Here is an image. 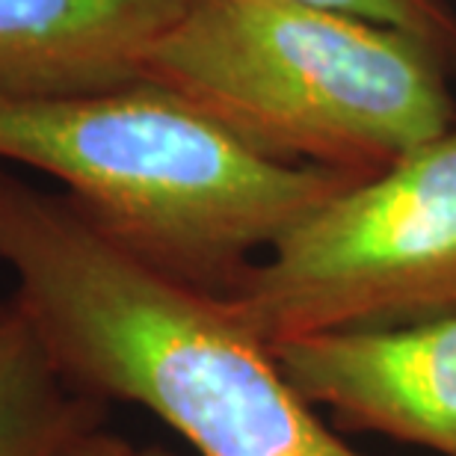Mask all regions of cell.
Listing matches in <instances>:
<instances>
[{"label": "cell", "instance_id": "cell-3", "mask_svg": "<svg viewBox=\"0 0 456 456\" xmlns=\"http://www.w3.org/2000/svg\"><path fill=\"white\" fill-rule=\"evenodd\" d=\"M448 77L412 36L308 0H190L142 60L255 151L355 178L451 131Z\"/></svg>", "mask_w": 456, "mask_h": 456}, {"label": "cell", "instance_id": "cell-11", "mask_svg": "<svg viewBox=\"0 0 456 456\" xmlns=\"http://www.w3.org/2000/svg\"><path fill=\"white\" fill-rule=\"evenodd\" d=\"M451 4H453V6H456V0H451Z\"/></svg>", "mask_w": 456, "mask_h": 456}, {"label": "cell", "instance_id": "cell-7", "mask_svg": "<svg viewBox=\"0 0 456 456\" xmlns=\"http://www.w3.org/2000/svg\"><path fill=\"white\" fill-rule=\"evenodd\" d=\"M102 406L62 377L9 297L0 305V456H60L104 427Z\"/></svg>", "mask_w": 456, "mask_h": 456}, {"label": "cell", "instance_id": "cell-5", "mask_svg": "<svg viewBox=\"0 0 456 456\" xmlns=\"http://www.w3.org/2000/svg\"><path fill=\"white\" fill-rule=\"evenodd\" d=\"M299 395L346 427L456 456V312L270 344Z\"/></svg>", "mask_w": 456, "mask_h": 456}, {"label": "cell", "instance_id": "cell-9", "mask_svg": "<svg viewBox=\"0 0 456 456\" xmlns=\"http://www.w3.org/2000/svg\"><path fill=\"white\" fill-rule=\"evenodd\" d=\"M60 456H140V448H134L131 442L110 433L107 427H98V430L80 436Z\"/></svg>", "mask_w": 456, "mask_h": 456}, {"label": "cell", "instance_id": "cell-1", "mask_svg": "<svg viewBox=\"0 0 456 456\" xmlns=\"http://www.w3.org/2000/svg\"><path fill=\"white\" fill-rule=\"evenodd\" d=\"M12 303L71 386L131 403L196 456H362L290 386L225 297L163 276L66 193L0 167Z\"/></svg>", "mask_w": 456, "mask_h": 456}, {"label": "cell", "instance_id": "cell-10", "mask_svg": "<svg viewBox=\"0 0 456 456\" xmlns=\"http://www.w3.org/2000/svg\"><path fill=\"white\" fill-rule=\"evenodd\" d=\"M140 456H175V453H169L163 448H140Z\"/></svg>", "mask_w": 456, "mask_h": 456}, {"label": "cell", "instance_id": "cell-4", "mask_svg": "<svg viewBox=\"0 0 456 456\" xmlns=\"http://www.w3.org/2000/svg\"><path fill=\"white\" fill-rule=\"evenodd\" d=\"M225 299L267 344L453 314L456 125L303 216Z\"/></svg>", "mask_w": 456, "mask_h": 456}, {"label": "cell", "instance_id": "cell-8", "mask_svg": "<svg viewBox=\"0 0 456 456\" xmlns=\"http://www.w3.org/2000/svg\"><path fill=\"white\" fill-rule=\"evenodd\" d=\"M368 21L395 27L427 45L444 66L456 71V6L451 0H308Z\"/></svg>", "mask_w": 456, "mask_h": 456}, {"label": "cell", "instance_id": "cell-6", "mask_svg": "<svg viewBox=\"0 0 456 456\" xmlns=\"http://www.w3.org/2000/svg\"><path fill=\"white\" fill-rule=\"evenodd\" d=\"M190 0H0V98L142 80V60Z\"/></svg>", "mask_w": 456, "mask_h": 456}, {"label": "cell", "instance_id": "cell-2", "mask_svg": "<svg viewBox=\"0 0 456 456\" xmlns=\"http://www.w3.org/2000/svg\"><path fill=\"white\" fill-rule=\"evenodd\" d=\"M0 163L51 175L122 249L214 297L359 181L273 160L149 80L0 98Z\"/></svg>", "mask_w": 456, "mask_h": 456}]
</instances>
